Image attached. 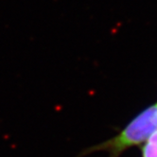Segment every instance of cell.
Masks as SVG:
<instances>
[{
    "label": "cell",
    "instance_id": "2",
    "mask_svg": "<svg viewBox=\"0 0 157 157\" xmlns=\"http://www.w3.org/2000/svg\"><path fill=\"white\" fill-rule=\"evenodd\" d=\"M142 154L143 157H157V131L151 134L144 145Z\"/></svg>",
    "mask_w": 157,
    "mask_h": 157
},
{
    "label": "cell",
    "instance_id": "1",
    "mask_svg": "<svg viewBox=\"0 0 157 157\" xmlns=\"http://www.w3.org/2000/svg\"><path fill=\"white\" fill-rule=\"evenodd\" d=\"M155 131H157V104L146 109L117 136L98 146L96 150L106 151L111 157H117L128 148L147 140Z\"/></svg>",
    "mask_w": 157,
    "mask_h": 157
}]
</instances>
